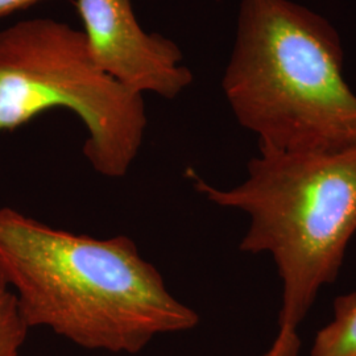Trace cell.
I'll use <instances>...</instances> for the list:
<instances>
[{
  "label": "cell",
  "instance_id": "cell-1",
  "mask_svg": "<svg viewBox=\"0 0 356 356\" xmlns=\"http://www.w3.org/2000/svg\"><path fill=\"white\" fill-rule=\"evenodd\" d=\"M0 273L29 329L48 327L86 350L138 354L200 322L128 236L74 234L10 207H0Z\"/></svg>",
  "mask_w": 356,
  "mask_h": 356
},
{
  "label": "cell",
  "instance_id": "cell-2",
  "mask_svg": "<svg viewBox=\"0 0 356 356\" xmlns=\"http://www.w3.org/2000/svg\"><path fill=\"white\" fill-rule=\"evenodd\" d=\"M259 152L332 153L356 145V94L338 32L291 0H241L222 81Z\"/></svg>",
  "mask_w": 356,
  "mask_h": 356
},
{
  "label": "cell",
  "instance_id": "cell-3",
  "mask_svg": "<svg viewBox=\"0 0 356 356\" xmlns=\"http://www.w3.org/2000/svg\"><path fill=\"white\" fill-rule=\"evenodd\" d=\"M194 189L250 218L247 254L272 256L282 284L280 329L297 330L319 291L338 279L356 235V145L332 153L259 152L247 178L219 189L189 172Z\"/></svg>",
  "mask_w": 356,
  "mask_h": 356
},
{
  "label": "cell",
  "instance_id": "cell-4",
  "mask_svg": "<svg viewBox=\"0 0 356 356\" xmlns=\"http://www.w3.org/2000/svg\"><path fill=\"white\" fill-rule=\"evenodd\" d=\"M51 108H66L88 131L83 154L104 177L127 175L147 128L143 95L95 63L83 31L51 17L0 31V134Z\"/></svg>",
  "mask_w": 356,
  "mask_h": 356
},
{
  "label": "cell",
  "instance_id": "cell-5",
  "mask_svg": "<svg viewBox=\"0 0 356 356\" xmlns=\"http://www.w3.org/2000/svg\"><path fill=\"white\" fill-rule=\"evenodd\" d=\"M95 63L123 88L173 99L193 82L177 44L141 28L129 0H76Z\"/></svg>",
  "mask_w": 356,
  "mask_h": 356
},
{
  "label": "cell",
  "instance_id": "cell-6",
  "mask_svg": "<svg viewBox=\"0 0 356 356\" xmlns=\"http://www.w3.org/2000/svg\"><path fill=\"white\" fill-rule=\"evenodd\" d=\"M310 356H356V292L334 301V317L317 332Z\"/></svg>",
  "mask_w": 356,
  "mask_h": 356
},
{
  "label": "cell",
  "instance_id": "cell-7",
  "mask_svg": "<svg viewBox=\"0 0 356 356\" xmlns=\"http://www.w3.org/2000/svg\"><path fill=\"white\" fill-rule=\"evenodd\" d=\"M29 327L16 294L0 273V356H19Z\"/></svg>",
  "mask_w": 356,
  "mask_h": 356
},
{
  "label": "cell",
  "instance_id": "cell-8",
  "mask_svg": "<svg viewBox=\"0 0 356 356\" xmlns=\"http://www.w3.org/2000/svg\"><path fill=\"white\" fill-rule=\"evenodd\" d=\"M301 341L297 330L280 329L270 348L259 356H298Z\"/></svg>",
  "mask_w": 356,
  "mask_h": 356
},
{
  "label": "cell",
  "instance_id": "cell-9",
  "mask_svg": "<svg viewBox=\"0 0 356 356\" xmlns=\"http://www.w3.org/2000/svg\"><path fill=\"white\" fill-rule=\"evenodd\" d=\"M42 0H0V17L22 11Z\"/></svg>",
  "mask_w": 356,
  "mask_h": 356
}]
</instances>
